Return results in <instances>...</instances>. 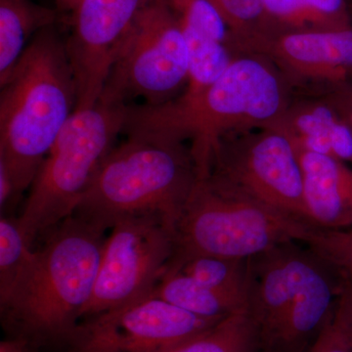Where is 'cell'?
I'll use <instances>...</instances> for the list:
<instances>
[{
    "instance_id": "obj_1",
    "label": "cell",
    "mask_w": 352,
    "mask_h": 352,
    "mask_svg": "<svg viewBox=\"0 0 352 352\" xmlns=\"http://www.w3.org/2000/svg\"><path fill=\"white\" fill-rule=\"evenodd\" d=\"M105 229L72 214L46 234L6 293L0 316L8 337L22 338L43 352L63 349L92 294Z\"/></svg>"
},
{
    "instance_id": "obj_2",
    "label": "cell",
    "mask_w": 352,
    "mask_h": 352,
    "mask_svg": "<svg viewBox=\"0 0 352 352\" xmlns=\"http://www.w3.org/2000/svg\"><path fill=\"white\" fill-rule=\"evenodd\" d=\"M285 80L270 58L236 54L201 94L159 106L129 105L124 133L153 132L188 140L198 175H210L222 139L234 132L270 126L288 108Z\"/></svg>"
},
{
    "instance_id": "obj_3",
    "label": "cell",
    "mask_w": 352,
    "mask_h": 352,
    "mask_svg": "<svg viewBox=\"0 0 352 352\" xmlns=\"http://www.w3.org/2000/svg\"><path fill=\"white\" fill-rule=\"evenodd\" d=\"M0 88V164L23 195L76 108L73 69L54 25L34 36Z\"/></svg>"
},
{
    "instance_id": "obj_4",
    "label": "cell",
    "mask_w": 352,
    "mask_h": 352,
    "mask_svg": "<svg viewBox=\"0 0 352 352\" xmlns=\"http://www.w3.org/2000/svg\"><path fill=\"white\" fill-rule=\"evenodd\" d=\"M126 135L104 160L73 214L105 230L139 215H157L173 227L198 180L189 147L153 132Z\"/></svg>"
},
{
    "instance_id": "obj_5",
    "label": "cell",
    "mask_w": 352,
    "mask_h": 352,
    "mask_svg": "<svg viewBox=\"0 0 352 352\" xmlns=\"http://www.w3.org/2000/svg\"><path fill=\"white\" fill-rule=\"evenodd\" d=\"M316 229L208 175L197 180L173 224L171 259L198 254L250 259L286 243L305 244Z\"/></svg>"
},
{
    "instance_id": "obj_6",
    "label": "cell",
    "mask_w": 352,
    "mask_h": 352,
    "mask_svg": "<svg viewBox=\"0 0 352 352\" xmlns=\"http://www.w3.org/2000/svg\"><path fill=\"white\" fill-rule=\"evenodd\" d=\"M126 105L98 101L76 110L38 171L18 220L32 245L68 219L124 132Z\"/></svg>"
},
{
    "instance_id": "obj_7",
    "label": "cell",
    "mask_w": 352,
    "mask_h": 352,
    "mask_svg": "<svg viewBox=\"0 0 352 352\" xmlns=\"http://www.w3.org/2000/svg\"><path fill=\"white\" fill-rule=\"evenodd\" d=\"M189 52L179 22L164 0H147L122 41L98 101L159 106L188 82Z\"/></svg>"
},
{
    "instance_id": "obj_8",
    "label": "cell",
    "mask_w": 352,
    "mask_h": 352,
    "mask_svg": "<svg viewBox=\"0 0 352 352\" xmlns=\"http://www.w3.org/2000/svg\"><path fill=\"white\" fill-rule=\"evenodd\" d=\"M208 175L309 223L298 150L279 127L270 124L226 136Z\"/></svg>"
},
{
    "instance_id": "obj_9",
    "label": "cell",
    "mask_w": 352,
    "mask_h": 352,
    "mask_svg": "<svg viewBox=\"0 0 352 352\" xmlns=\"http://www.w3.org/2000/svg\"><path fill=\"white\" fill-rule=\"evenodd\" d=\"M110 230L80 321L150 295L175 252L173 226L157 215L124 217Z\"/></svg>"
},
{
    "instance_id": "obj_10",
    "label": "cell",
    "mask_w": 352,
    "mask_h": 352,
    "mask_svg": "<svg viewBox=\"0 0 352 352\" xmlns=\"http://www.w3.org/2000/svg\"><path fill=\"white\" fill-rule=\"evenodd\" d=\"M222 319L190 314L150 294L83 319L62 352L163 351L208 330Z\"/></svg>"
},
{
    "instance_id": "obj_11",
    "label": "cell",
    "mask_w": 352,
    "mask_h": 352,
    "mask_svg": "<svg viewBox=\"0 0 352 352\" xmlns=\"http://www.w3.org/2000/svg\"><path fill=\"white\" fill-rule=\"evenodd\" d=\"M147 0H80L65 39L76 87V110L92 107L122 41Z\"/></svg>"
},
{
    "instance_id": "obj_12",
    "label": "cell",
    "mask_w": 352,
    "mask_h": 352,
    "mask_svg": "<svg viewBox=\"0 0 352 352\" xmlns=\"http://www.w3.org/2000/svg\"><path fill=\"white\" fill-rule=\"evenodd\" d=\"M289 242L249 259L247 311L259 340V349L270 346L287 310L295 300L311 251Z\"/></svg>"
},
{
    "instance_id": "obj_13",
    "label": "cell",
    "mask_w": 352,
    "mask_h": 352,
    "mask_svg": "<svg viewBox=\"0 0 352 352\" xmlns=\"http://www.w3.org/2000/svg\"><path fill=\"white\" fill-rule=\"evenodd\" d=\"M263 55L292 82L320 83L329 91L352 85V27L280 32Z\"/></svg>"
},
{
    "instance_id": "obj_14",
    "label": "cell",
    "mask_w": 352,
    "mask_h": 352,
    "mask_svg": "<svg viewBox=\"0 0 352 352\" xmlns=\"http://www.w3.org/2000/svg\"><path fill=\"white\" fill-rule=\"evenodd\" d=\"M342 285L339 273L311 251L295 300L265 352H307L335 311Z\"/></svg>"
},
{
    "instance_id": "obj_15",
    "label": "cell",
    "mask_w": 352,
    "mask_h": 352,
    "mask_svg": "<svg viewBox=\"0 0 352 352\" xmlns=\"http://www.w3.org/2000/svg\"><path fill=\"white\" fill-rule=\"evenodd\" d=\"M296 150L308 222L324 230L352 227V166L327 155Z\"/></svg>"
},
{
    "instance_id": "obj_16",
    "label": "cell",
    "mask_w": 352,
    "mask_h": 352,
    "mask_svg": "<svg viewBox=\"0 0 352 352\" xmlns=\"http://www.w3.org/2000/svg\"><path fill=\"white\" fill-rule=\"evenodd\" d=\"M271 124L286 132L296 147L352 166V127L328 98L288 107Z\"/></svg>"
},
{
    "instance_id": "obj_17",
    "label": "cell",
    "mask_w": 352,
    "mask_h": 352,
    "mask_svg": "<svg viewBox=\"0 0 352 352\" xmlns=\"http://www.w3.org/2000/svg\"><path fill=\"white\" fill-rule=\"evenodd\" d=\"M151 294L205 318L222 319L247 310V296L244 294L210 288L170 268L164 271Z\"/></svg>"
},
{
    "instance_id": "obj_18",
    "label": "cell",
    "mask_w": 352,
    "mask_h": 352,
    "mask_svg": "<svg viewBox=\"0 0 352 352\" xmlns=\"http://www.w3.org/2000/svg\"><path fill=\"white\" fill-rule=\"evenodd\" d=\"M57 13L34 0H0V82L19 62L38 32L54 25Z\"/></svg>"
},
{
    "instance_id": "obj_19",
    "label": "cell",
    "mask_w": 352,
    "mask_h": 352,
    "mask_svg": "<svg viewBox=\"0 0 352 352\" xmlns=\"http://www.w3.org/2000/svg\"><path fill=\"white\" fill-rule=\"evenodd\" d=\"M210 1L228 27L233 53L263 55L271 39L281 32L266 13L263 0Z\"/></svg>"
},
{
    "instance_id": "obj_20",
    "label": "cell",
    "mask_w": 352,
    "mask_h": 352,
    "mask_svg": "<svg viewBox=\"0 0 352 352\" xmlns=\"http://www.w3.org/2000/svg\"><path fill=\"white\" fill-rule=\"evenodd\" d=\"M258 349V330L247 310H242L160 352H256Z\"/></svg>"
},
{
    "instance_id": "obj_21",
    "label": "cell",
    "mask_w": 352,
    "mask_h": 352,
    "mask_svg": "<svg viewBox=\"0 0 352 352\" xmlns=\"http://www.w3.org/2000/svg\"><path fill=\"white\" fill-rule=\"evenodd\" d=\"M168 268L179 271L210 288L247 296L249 259L198 254L171 259Z\"/></svg>"
},
{
    "instance_id": "obj_22",
    "label": "cell",
    "mask_w": 352,
    "mask_h": 352,
    "mask_svg": "<svg viewBox=\"0 0 352 352\" xmlns=\"http://www.w3.org/2000/svg\"><path fill=\"white\" fill-rule=\"evenodd\" d=\"M164 1L175 13L182 31L196 32L206 38L214 39L226 44L231 50L230 32L210 0Z\"/></svg>"
},
{
    "instance_id": "obj_23",
    "label": "cell",
    "mask_w": 352,
    "mask_h": 352,
    "mask_svg": "<svg viewBox=\"0 0 352 352\" xmlns=\"http://www.w3.org/2000/svg\"><path fill=\"white\" fill-rule=\"evenodd\" d=\"M32 252L18 217H0V295L12 284Z\"/></svg>"
},
{
    "instance_id": "obj_24",
    "label": "cell",
    "mask_w": 352,
    "mask_h": 352,
    "mask_svg": "<svg viewBox=\"0 0 352 352\" xmlns=\"http://www.w3.org/2000/svg\"><path fill=\"white\" fill-rule=\"evenodd\" d=\"M305 245L344 279L352 281V227L340 230L317 228Z\"/></svg>"
},
{
    "instance_id": "obj_25",
    "label": "cell",
    "mask_w": 352,
    "mask_h": 352,
    "mask_svg": "<svg viewBox=\"0 0 352 352\" xmlns=\"http://www.w3.org/2000/svg\"><path fill=\"white\" fill-rule=\"evenodd\" d=\"M263 4L266 13L281 32L330 30L302 0H263Z\"/></svg>"
},
{
    "instance_id": "obj_26",
    "label": "cell",
    "mask_w": 352,
    "mask_h": 352,
    "mask_svg": "<svg viewBox=\"0 0 352 352\" xmlns=\"http://www.w3.org/2000/svg\"><path fill=\"white\" fill-rule=\"evenodd\" d=\"M307 352H352L351 342L336 309Z\"/></svg>"
},
{
    "instance_id": "obj_27",
    "label": "cell",
    "mask_w": 352,
    "mask_h": 352,
    "mask_svg": "<svg viewBox=\"0 0 352 352\" xmlns=\"http://www.w3.org/2000/svg\"><path fill=\"white\" fill-rule=\"evenodd\" d=\"M336 314L339 317L352 346V281L349 280L344 279Z\"/></svg>"
},
{
    "instance_id": "obj_28",
    "label": "cell",
    "mask_w": 352,
    "mask_h": 352,
    "mask_svg": "<svg viewBox=\"0 0 352 352\" xmlns=\"http://www.w3.org/2000/svg\"><path fill=\"white\" fill-rule=\"evenodd\" d=\"M328 99L342 115L346 118L352 127V89L349 85L329 91Z\"/></svg>"
},
{
    "instance_id": "obj_29",
    "label": "cell",
    "mask_w": 352,
    "mask_h": 352,
    "mask_svg": "<svg viewBox=\"0 0 352 352\" xmlns=\"http://www.w3.org/2000/svg\"><path fill=\"white\" fill-rule=\"evenodd\" d=\"M0 352H43L29 340L18 337H8L0 342Z\"/></svg>"
},
{
    "instance_id": "obj_30",
    "label": "cell",
    "mask_w": 352,
    "mask_h": 352,
    "mask_svg": "<svg viewBox=\"0 0 352 352\" xmlns=\"http://www.w3.org/2000/svg\"><path fill=\"white\" fill-rule=\"evenodd\" d=\"M80 0H55L58 11L63 13H72Z\"/></svg>"
},
{
    "instance_id": "obj_31",
    "label": "cell",
    "mask_w": 352,
    "mask_h": 352,
    "mask_svg": "<svg viewBox=\"0 0 352 352\" xmlns=\"http://www.w3.org/2000/svg\"><path fill=\"white\" fill-rule=\"evenodd\" d=\"M349 12H351V20H352V0H349Z\"/></svg>"
},
{
    "instance_id": "obj_32",
    "label": "cell",
    "mask_w": 352,
    "mask_h": 352,
    "mask_svg": "<svg viewBox=\"0 0 352 352\" xmlns=\"http://www.w3.org/2000/svg\"><path fill=\"white\" fill-rule=\"evenodd\" d=\"M349 87H351L352 89V85H349Z\"/></svg>"
}]
</instances>
